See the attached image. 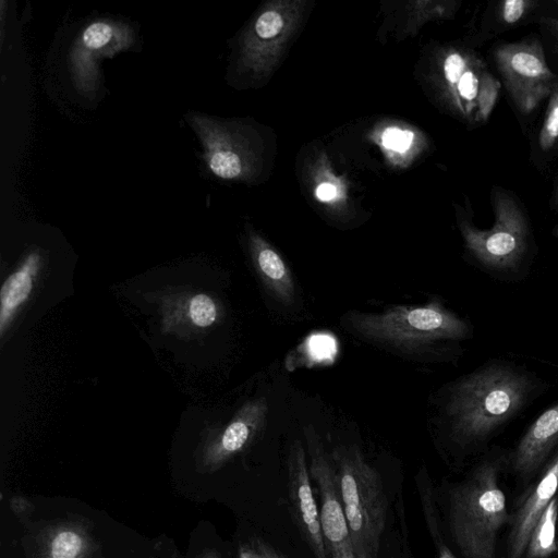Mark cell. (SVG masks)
Wrapping results in <instances>:
<instances>
[{"label":"cell","instance_id":"obj_23","mask_svg":"<svg viewBox=\"0 0 558 558\" xmlns=\"http://www.w3.org/2000/svg\"><path fill=\"white\" fill-rule=\"evenodd\" d=\"M282 26V17L277 11H266L257 19L255 32L260 38L268 39L275 37Z\"/></svg>","mask_w":558,"mask_h":558},{"label":"cell","instance_id":"obj_5","mask_svg":"<svg viewBox=\"0 0 558 558\" xmlns=\"http://www.w3.org/2000/svg\"><path fill=\"white\" fill-rule=\"evenodd\" d=\"M355 558H378L388 501L377 470L356 446L340 445L330 453Z\"/></svg>","mask_w":558,"mask_h":558},{"label":"cell","instance_id":"obj_3","mask_svg":"<svg viewBox=\"0 0 558 558\" xmlns=\"http://www.w3.org/2000/svg\"><path fill=\"white\" fill-rule=\"evenodd\" d=\"M504 458L485 457L448 497L451 537L463 558H497L498 534L508 520L507 500L499 485Z\"/></svg>","mask_w":558,"mask_h":558},{"label":"cell","instance_id":"obj_28","mask_svg":"<svg viewBox=\"0 0 558 558\" xmlns=\"http://www.w3.org/2000/svg\"><path fill=\"white\" fill-rule=\"evenodd\" d=\"M438 548V558H456L441 538L434 541Z\"/></svg>","mask_w":558,"mask_h":558},{"label":"cell","instance_id":"obj_27","mask_svg":"<svg viewBox=\"0 0 558 558\" xmlns=\"http://www.w3.org/2000/svg\"><path fill=\"white\" fill-rule=\"evenodd\" d=\"M549 209L558 214V178L556 179L548 203Z\"/></svg>","mask_w":558,"mask_h":558},{"label":"cell","instance_id":"obj_17","mask_svg":"<svg viewBox=\"0 0 558 558\" xmlns=\"http://www.w3.org/2000/svg\"><path fill=\"white\" fill-rule=\"evenodd\" d=\"M530 158L539 171L558 159V83L547 99L542 123L531 140Z\"/></svg>","mask_w":558,"mask_h":558},{"label":"cell","instance_id":"obj_12","mask_svg":"<svg viewBox=\"0 0 558 558\" xmlns=\"http://www.w3.org/2000/svg\"><path fill=\"white\" fill-rule=\"evenodd\" d=\"M558 448V401L539 413L525 429L510 454L515 473L529 476Z\"/></svg>","mask_w":558,"mask_h":558},{"label":"cell","instance_id":"obj_14","mask_svg":"<svg viewBox=\"0 0 558 558\" xmlns=\"http://www.w3.org/2000/svg\"><path fill=\"white\" fill-rule=\"evenodd\" d=\"M542 2L536 0H502L489 2L484 11L478 37L487 41L502 33L535 21Z\"/></svg>","mask_w":558,"mask_h":558},{"label":"cell","instance_id":"obj_31","mask_svg":"<svg viewBox=\"0 0 558 558\" xmlns=\"http://www.w3.org/2000/svg\"><path fill=\"white\" fill-rule=\"evenodd\" d=\"M554 4L558 8V1H554Z\"/></svg>","mask_w":558,"mask_h":558},{"label":"cell","instance_id":"obj_11","mask_svg":"<svg viewBox=\"0 0 558 558\" xmlns=\"http://www.w3.org/2000/svg\"><path fill=\"white\" fill-rule=\"evenodd\" d=\"M558 492V448L533 489L518 507L509 534V558H523L537 520Z\"/></svg>","mask_w":558,"mask_h":558},{"label":"cell","instance_id":"obj_30","mask_svg":"<svg viewBox=\"0 0 558 558\" xmlns=\"http://www.w3.org/2000/svg\"><path fill=\"white\" fill-rule=\"evenodd\" d=\"M553 236L558 241V223H556L551 230Z\"/></svg>","mask_w":558,"mask_h":558},{"label":"cell","instance_id":"obj_9","mask_svg":"<svg viewBox=\"0 0 558 558\" xmlns=\"http://www.w3.org/2000/svg\"><path fill=\"white\" fill-rule=\"evenodd\" d=\"M288 496L295 524L313 554L316 558H328L306 453L299 440L291 445L288 456Z\"/></svg>","mask_w":558,"mask_h":558},{"label":"cell","instance_id":"obj_13","mask_svg":"<svg viewBox=\"0 0 558 558\" xmlns=\"http://www.w3.org/2000/svg\"><path fill=\"white\" fill-rule=\"evenodd\" d=\"M267 414L264 398L244 404L216 441L213 458L222 461L242 450L263 428Z\"/></svg>","mask_w":558,"mask_h":558},{"label":"cell","instance_id":"obj_6","mask_svg":"<svg viewBox=\"0 0 558 558\" xmlns=\"http://www.w3.org/2000/svg\"><path fill=\"white\" fill-rule=\"evenodd\" d=\"M490 60L520 122L536 116L558 83L541 37L497 41L490 48Z\"/></svg>","mask_w":558,"mask_h":558},{"label":"cell","instance_id":"obj_21","mask_svg":"<svg viewBox=\"0 0 558 558\" xmlns=\"http://www.w3.org/2000/svg\"><path fill=\"white\" fill-rule=\"evenodd\" d=\"M534 22L538 25L543 44H547L549 50L558 56V14L541 12Z\"/></svg>","mask_w":558,"mask_h":558},{"label":"cell","instance_id":"obj_24","mask_svg":"<svg viewBox=\"0 0 558 558\" xmlns=\"http://www.w3.org/2000/svg\"><path fill=\"white\" fill-rule=\"evenodd\" d=\"M307 349L313 350L308 353L313 360H328L336 351L335 340L328 335H315L308 338Z\"/></svg>","mask_w":558,"mask_h":558},{"label":"cell","instance_id":"obj_29","mask_svg":"<svg viewBox=\"0 0 558 558\" xmlns=\"http://www.w3.org/2000/svg\"><path fill=\"white\" fill-rule=\"evenodd\" d=\"M240 558H257L254 548L242 547L240 550Z\"/></svg>","mask_w":558,"mask_h":558},{"label":"cell","instance_id":"obj_22","mask_svg":"<svg viewBox=\"0 0 558 558\" xmlns=\"http://www.w3.org/2000/svg\"><path fill=\"white\" fill-rule=\"evenodd\" d=\"M413 138L414 134L409 130L389 128L383 133L381 142L386 148L403 153L410 148Z\"/></svg>","mask_w":558,"mask_h":558},{"label":"cell","instance_id":"obj_19","mask_svg":"<svg viewBox=\"0 0 558 558\" xmlns=\"http://www.w3.org/2000/svg\"><path fill=\"white\" fill-rule=\"evenodd\" d=\"M189 315L197 327H209L217 319V306L210 296L198 293L190 301Z\"/></svg>","mask_w":558,"mask_h":558},{"label":"cell","instance_id":"obj_1","mask_svg":"<svg viewBox=\"0 0 558 558\" xmlns=\"http://www.w3.org/2000/svg\"><path fill=\"white\" fill-rule=\"evenodd\" d=\"M548 389V381L525 365L508 359L485 361L445 390L449 438L463 450L484 448Z\"/></svg>","mask_w":558,"mask_h":558},{"label":"cell","instance_id":"obj_26","mask_svg":"<svg viewBox=\"0 0 558 558\" xmlns=\"http://www.w3.org/2000/svg\"><path fill=\"white\" fill-rule=\"evenodd\" d=\"M336 195L337 189L331 183H322L316 189V196L323 202L331 201L336 197Z\"/></svg>","mask_w":558,"mask_h":558},{"label":"cell","instance_id":"obj_8","mask_svg":"<svg viewBox=\"0 0 558 558\" xmlns=\"http://www.w3.org/2000/svg\"><path fill=\"white\" fill-rule=\"evenodd\" d=\"M310 474L319 495V519L328 558H355L336 469L312 426L304 428Z\"/></svg>","mask_w":558,"mask_h":558},{"label":"cell","instance_id":"obj_16","mask_svg":"<svg viewBox=\"0 0 558 558\" xmlns=\"http://www.w3.org/2000/svg\"><path fill=\"white\" fill-rule=\"evenodd\" d=\"M40 256L31 253L19 269L3 282L0 291V335L2 336L17 308L27 300L39 268Z\"/></svg>","mask_w":558,"mask_h":558},{"label":"cell","instance_id":"obj_15","mask_svg":"<svg viewBox=\"0 0 558 558\" xmlns=\"http://www.w3.org/2000/svg\"><path fill=\"white\" fill-rule=\"evenodd\" d=\"M257 272L270 295L283 305L295 300V286L292 274L282 257L262 240L253 245Z\"/></svg>","mask_w":558,"mask_h":558},{"label":"cell","instance_id":"obj_25","mask_svg":"<svg viewBox=\"0 0 558 558\" xmlns=\"http://www.w3.org/2000/svg\"><path fill=\"white\" fill-rule=\"evenodd\" d=\"M254 550L257 558H283L276 549L262 541H256Z\"/></svg>","mask_w":558,"mask_h":558},{"label":"cell","instance_id":"obj_10","mask_svg":"<svg viewBox=\"0 0 558 558\" xmlns=\"http://www.w3.org/2000/svg\"><path fill=\"white\" fill-rule=\"evenodd\" d=\"M132 33L125 25L98 21L84 28L70 53V63L76 86L88 92L97 78L96 61L112 56L130 46Z\"/></svg>","mask_w":558,"mask_h":558},{"label":"cell","instance_id":"obj_2","mask_svg":"<svg viewBox=\"0 0 558 558\" xmlns=\"http://www.w3.org/2000/svg\"><path fill=\"white\" fill-rule=\"evenodd\" d=\"M489 201L494 216L490 228L480 229L470 216L460 217L465 251L493 278L520 281L529 274L538 252L530 214L515 192L498 184L490 187Z\"/></svg>","mask_w":558,"mask_h":558},{"label":"cell","instance_id":"obj_20","mask_svg":"<svg viewBox=\"0 0 558 558\" xmlns=\"http://www.w3.org/2000/svg\"><path fill=\"white\" fill-rule=\"evenodd\" d=\"M82 549V539L72 531L60 532L52 541L51 558H76Z\"/></svg>","mask_w":558,"mask_h":558},{"label":"cell","instance_id":"obj_4","mask_svg":"<svg viewBox=\"0 0 558 558\" xmlns=\"http://www.w3.org/2000/svg\"><path fill=\"white\" fill-rule=\"evenodd\" d=\"M342 322L364 339L408 352L432 351L473 335L472 325L438 300L418 306L398 305L381 313L352 311Z\"/></svg>","mask_w":558,"mask_h":558},{"label":"cell","instance_id":"obj_18","mask_svg":"<svg viewBox=\"0 0 558 558\" xmlns=\"http://www.w3.org/2000/svg\"><path fill=\"white\" fill-rule=\"evenodd\" d=\"M558 497H555L544 510L530 535L525 557L547 558L557 546Z\"/></svg>","mask_w":558,"mask_h":558},{"label":"cell","instance_id":"obj_7","mask_svg":"<svg viewBox=\"0 0 558 558\" xmlns=\"http://www.w3.org/2000/svg\"><path fill=\"white\" fill-rule=\"evenodd\" d=\"M442 74L453 94L457 113L471 129L485 125L501 90L485 58L473 49L449 50L442 60Z\"/></svg>","mask_w":558,"mask_h":558}]
</instances>
